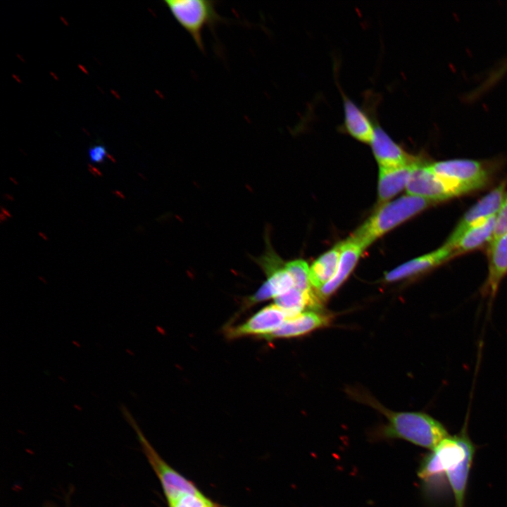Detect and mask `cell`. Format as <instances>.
<instances>
[{"mask_svg":"<svg viewBox=\"0 0 507 507\" xmlns=\"http://www.w3.org/2000/svg\"><path fill=\"white\" fill-rule=\"evenodd\" d=\"M341 251L342 242L321 255L313 263L310 267V281L313 288L319 291L334 276Z\"/></svg>","mask_w":507,"mask_h":507,"instance_id":"obj_19","label":"cell"},{"mask_svg":"<svg viewBox=\"0 0 507 507\" xmlns=\"http://www.w3.org/2000/svg\"><path fill=\"white\" fill-rule=\"evenodd\" d=\"M489 271L482 294L493 300L507 274V232L489 244Z\"/></svg>","mask_w":507,"mask_h":507,"instance_id":"obj_14","label":"cell"},{"mask_svg":"<svg viewBox=\"0 0 507 507\" xmlns=\"http://www.w3.org/2000/svg\"><path fill=\"white\" fill-rule=\"evenodd\" d=\"M343 99V128L356 140L370 144L374 133V125L367 113L349 98L340 89Z\"/></svg>","mask_w":507,"mask_h":507,"instance_id":"obj_16","label":"cell"},{"mask_svg":"<svg viewBox=\"0 0 507 507\" xmlns=\"http://www.w3.org/2000/svg\"><path fill=\"white\" fill-rule=\"evenodd\" d=\"M456 256L453 248L443 245L440 248L411 259L391 271L384 277L387 282H395L429 270Z\"/></svg>","mask_w":507,"mask_h":507,"instance_id":"obj_12","label":"cell"},{"mask_svg":"<svg viewBox=\"0 0 507 507\" xmlns=\"http://www.w3.org/2000/svg\"><path fill=\"white\" fill-rule=\"evenodd\" d=\"M419 162L415 161L403 165L379 167L378 201L385 204L387 201L406 187L411 173Z\"/></svg>","mask_w":507,"mask_h":507,"instance_id":"obj_17","label":"cell"},{"mask_svg":"<svg viewBox=\"0 0 507 507\" xmlns=\"http://www.w3.org/2000/svg\"><path fill=\"white\" fill-rule=\"evenodd\" d=\"M364 250L363 246L351 236L342 242V251L337 272L332 280L317 292L321 300L332 294L346 280Z\"/></svg>","mask_w":507,"mask_h":507,"instance_id":"obj_15","label":"cell"},{"mask_svg":"<svg viewBox=\"0 0 507 507\" xmlns=\"http://www.w3.org/2000/svg\"><path fill=\"white\" fill-rule=\"evenodd\" d=\"M496 214L468 229L453 247L456 256L472 251L492 240L495 230Z\"/></svg>","mask_w":507,"mask_h":507,"instance_id":"obj_18","label":"cell"},{"mask_svg":"<svg viewBox=\"0 0 507 507\" xmlns=\"http://www.w3.org/2000/svg\"><path fill=\"white\" fill-rule=\"evenodd\" d=\"M474 453V444L463 429L444 439L423 459L418 475L426 482L442 474L452 475L471 465Z\"/></svg>","mask_w":507,"mask_h":507,"instance_id":"obj_2","label":"cell"},{"mask_svg":"<svg viewBox=\"0 0 507 507\" xmlns=\"http://www.w3.org/2000/svg\"><path fill=\"white\" fill-rule=\"evenodd\" d=\"M123 413L137 434L143 451L161 483L168 504L187 494H201V493L190 481L176 472L158 454L129 412L125 410Z\"/></svg>","mask_w":507,"mask_h":507,"instance_id":"obj_6","label":"cell"},{"mask_svg":"<svg viewBox=\"0 0 507 507\" xmlns=\"http://www.w3.org/2000/svg\"><path fill=\"white\" fill-rule=\"evenodd\" d=\"M506 188V181H503L467 211L444 245L453 248L468 229L497 214L507 194Z\"/></svg>","mask_w":507,"mask_h":507,"instance_id":"obj_9","label":"cell"},{"mask_svg":"<svg viewBox=\"0 0 507 507\" xmlns=\"http://www.w3.org/2000/svg\"><path fill=\"white\" fill-rule=\"evenodd\" d=\"M89 156L91 161L95 163H101L105 158L108 157L106 149L103 145H95L89 148Z\"/></svg>","mask_w":507,"mask_h":507,"instance_id":"obj_22","label":"cell"},{"mask_svg":"<svg viewBox=\"0 0 507 507\" xmlns=\"http://www.w3.org/2000/svg\"><path fill=\"white\" fill-rule=\"evenodd\" d=\"M507 232V194L496 214L495 230L493 237L489 243L495 241Z\"/></svg>","mask_w":507,"mask_h":507,"instance_id":"obj_21","label":"cell"},{"mask_svg":"<svg viewBox=\"0 0 507 507\" xmlns=\"http://www.w3.org/2000/svg\"><path fill=\"white\" fill-rule=\"evenodd\" d=\"M434 204L413 195L385 203L351 236L365 249L377 238Z\"/></svg>","mask_w":507,"mask_h":507,"instance_id":"obj_3","label":"cell"},{"mask_svg":"<svg viewBox=\"0 0 507 507\" xmlns=\"http://www.w3.org/2000/svg\"><path fill=\"white\" fill-rule=\"evenodd\" d=\"M255 260L265 275V280L254 294L244 299V310L268 299H274L294 287L293 279L285 267V263L273 250L268 239L265 250Z\"/></svg>","mask_w":507,"mask_h":507,"instance_id":"obj_5","label":"cell"},{"mask_svg":"<svg viewBox=\"0 0 507 507\" xmlns=\"http://www.w3.org/2000/svg\"><path fill=\"white\" fill-rule=\"evenodd\" d=\"M435 174L453 180L470 192L484 187L489 180V173L480 162L470 159H453L427 164Z\"/></svg>","mask_w":507,"mask_h":507,"instance_id":"obj_8","label":"cell"},{"mask_svg":"<svg viewBox=\"0 0 507 507\" xmlns=\"http://www.w3.org/2000/svg\"><path fill=\"white\" fill-rule=\"evenodd\" d=\"M287 318V314L278 306L275 303L269 304L243 323L227 327L226 337L231 339L245 337L263 339L277 329Z\"/></svg>","mask_w":507,"mask_h":507,"instance_id":"obj_10","label":"cell"},{"mask_svg":"<svg viewBox=\"0 0 507 507\" xmlns=\"http://www.w3.org/2000/svg\"><path fill=\"white\" fill-rule=\"evenodd\" d=\"M406 188L407 194L434 203L470 192L463 184L435 174L429 169L427 164L420 161L415 166Z\"/></svg>","mask_w":507,"mask_h":507,"instance_id":"obj_7","label":"cell"},{"mask_svg":"<svg viewBox=\"0 0 507 507\" xmlns=\"http://www.w3.org/2000/svg\"><path fill=\"white\" fill-rule=\"evenodd\" d=\"M330 320L331 318L329 315L317 311H304L287 318L277 329L262 339L271 341L277 339L299 337L326 326Z\"/></svg>","mask_w":507,"mask_h":507,"instance_id":"obj_13","label":"cell"},{"mask_svg":"<svg viewBox=\"0 0 507 507\" xmlns=\"http://www.w3.org/2000/svg\"><path fill=\"white\" fill-rule=\"evenodd\" d=\"M285 267L293 279L294 288L304 293L315 292L310 281V267L305 261H291L285 263Z\"/></svg>","mask_w":507,"mask_h":507,"instance_id":"obj_20","label":"cell"},{"mask_svg":"<svg viewBox=\"0 0 507 507\" xmlns=\"http://www.w3.org/2000/svg\"><path fill=\"white\" fill-rule=\"evenodd\" d=\"M363 400L385 415L388 423L382 429V434L387 438L404 439L433 450L449 436L444 425L427 413L395 412L371 398L365 397Z\"/></svg>","mask_w":507,"mask_h":507,"instance_id":"obj_1","label":"cell"},{"mask_svg":"<svg viewBox=\"0 0 507 507\" xmlns=\"http://www.w3.org/2000/svg\"><path fill=\"white\" fill-rule=\"evenodd\" d=\"M89 170L94 175H99V176L102 175L99 170H98L96 168H95L94 167H93L92 165H89Z\"/></svg>","mask_w":507,"mask_h":507,"instance_id":"obj_23","label":"cell"},{"mask_svg":"<svg viewBox=\"0 0 507 507\" xmlns=\"http://www.w3.org/2000/svg\"><path fill=\"white\" fill-rule=\"evenodd\" d=\"M370 144L379 167L407 165L417 159L407 154L379 125H374Z\"/></svg>","mask_w":507,"mask_h":507,"instance_id":"obj_11","label":"cell"},{"mask_svg":"<svg viewBox=\"0 0 507 507\" xmlns=\"http://www.w3.org/2000/svg\"><path fill=\"white\" fill-rule=\"evenodd\" d=\"M175 21L190 35L201 52L205 51L203 32L227 21L216 10L217 1L208 0H165Z\"/></svg>","mask_w":507,"mask_h":507,"instance_id":"obj_4","label":"cell"}]
</instances>
